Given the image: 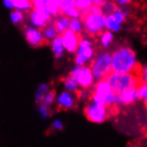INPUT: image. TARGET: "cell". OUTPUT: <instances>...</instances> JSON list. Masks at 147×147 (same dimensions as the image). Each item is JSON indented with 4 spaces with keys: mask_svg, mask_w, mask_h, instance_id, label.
I'll list each match as a JSON object with an SVG mask.
<instances>
[{
    "mask_svg": "<svg viewBox=\"0 0 147 147\" xmlns=\"http://www.w3.org/2000/svg\"><path fill=\"white\" fill-rule=\"evenodd\" d=\"M140 69L135 52L131 48L120 47L112 54V71L138 75Z\"/></svg>",
    "mask_w": 147,
    "mask_h": 147,
    "instance_id": "1",
    "label": "cell"
},
{
    "mask_svg": "<svg viewBox=\"0 0 147 147\" xmlns=\"http://www.w3.org/2000/svg\"><path fill=\"white\" fill-rule=\"evenodd\" d=\"M106 79L113 91L116 94L121 93L129 88H138V84L141 82L138 76L134 73H118L114 71H112Z\"/></svg>",
    "mask_w": 147,
    "mask_h": 147,
    "instance_id": "2",
    "label": "cell"
},
{
    "mask_svg": "<svg viewBox=\"0 0 147 147\" xmlns=\"http://www.w3.org/2000/svg\"><path fill=\"white\" fill-rule=\"evenodd\" d=\"M91 101L97 103L104 104L113 108L116 104V93H114L106 79H99L96 83L94 92L91 94Z\"/></svg>",
    "mask_w": 147,
    "mask_h": 147,
    "instance_id": "3",
    "label": "cell"
},
{
    "mask_svg": "<svg viewBox=\"0 0 147 147\" xmlns=\"http://www.w3.org/2000/svg\"><path fill=\"white\" fill-rule=\"evenodd\" d=\"M90 69L95 79H106L112 72V55L108 52L98 54L91 62Z\"/></svg>",
    "mask_w": 147,
    "mask_h": 147,
    "instance_id": "4",
    "label": "cell"
},
{
    "mask_svg": "<svg viewBox=\"0 0 147 147\" xmlns=\"http://www.w3.org/2000/svg\"><path fill=\"white\" fill-rule=\"evenodd\" d=\"M81 20L82 21L84 31L90 36H95L102 32L106 23V16L102 14H81Z\"/></svg>",
    "mask_w": 147,
    "mask_h": 147,
    "instance_id": "5",
    "label": "cell"
},
{
    "mask_svg": "<svg viewBox=\"0 0 147 147\" xmlns=\"http://www.w3.org/2000/svg\"><path fill=\"white\" fill-rule=\"evenodd\" d=\"M109 107L104 105V104L97 103L91 101L88 103L84 108V115L88 120L93 123H102L107 120L110 115Z\"/></svg>",
    "mask_w": 147,
    "mask_h": 147,
    "instance_id": "6",
    "label": "cell"
},
{
    "mask_svg": "<svg viewBox=\"0 0 147 147\" xmlns=\"http://www.w3.org/2000/svg\"><path fill=\"white\" fill-rule=\"evenodd\" d=\"M69 75L77 80L79 87L87 89L93 85L94 79H95L90 67H87L85 65H76L70 71Z\"/></svg>",
    "mask_w": 147,
    "mask_h": 147,
    "instance_id": "7",
    "label": "cell"
},
{
    "mask_svg": "<svg viewBox=\"0 0 147 147\" xmlns=\"http://www.w3.org/2000/svg\"><path fill=\"white\" fill-rule=\"evenodd\" d=\"M22 29L25 39L32 48H41L49 45V40L44 37L38 29H33L26 25H23Z\"/></svg>",
    "mask_w": 147,
    "mask_h": 147,
    "instance_id": "8",
    "label": "cell"
},
{
    "mask_svg": "<svg viewBox=\"0 0 147 147\" xmlns=\"http://www.w3.org/2000/svg\"><path fill=\"white\" fill-rule=\"evenodd\" d=\"M94 57V48L91 41L82 38L76 52L75 62L76 65H85Z\"/></svg>",
    "mask_w": 147,
    "mask_h": 147,
    "instance_id": "9",
    "label": "cell"
},
{
    "mask_svg": "<svg viewBox=\"0 0 147 147\" xmlns=\"http://www.w3.org/2000/svg\"><path fill=\"white\" fill-rule=\"evenodd\" d=\"M60 35L64 48L69 53H76L80 41L82 38L81 33L75 32L70 29H67Z\"/></svg>",
    "mask_w": 147,
    "mask_h": 147,
    "instance_id": "10",
    "label": "cell"
},
{
    "mask_svg": "<svg viewBox=\"0 0 147 147\" xmlns=\"http://www.w3.org/2000/svg\"><path fill=\"white\" fill-rule=\"evenodd\" d=\"M26 14H29V19L35 26L38 27V29H42L46 26L48 23H51L52 16L40 11H36V10L30 9L27 10Z\"/></svg>",
    "mask_w": 147,
    "mask_h": 147,
    "instance_id": "11",
    "label": "cell"
},
{
    "mask_svg": "<svg viewBox=\"0 0 147 147\" xmlns=\"http://www.w3.org/2000/svg\"><path fill=\"white\" fill-rule=\"evenodd\" d=\"M138 88H132L126 89L121 93L116 94V104L117 105H128L138 100Z\"/></svg>",
    "mask_w": 147,
    "mask_h": 147,
    "instance_id": "12",
    "label": "cell"
},
{
    "mask_svg": "<svg viewBox=\"0 0 147 147\" xmlns=\"http://www.w3.org/2000/svg\"><path fill=\"white\" fill-rule=\"evenodd\" d=\"M75 106V98L69 91L62 92L57 98V108L59 110H70Z\"/></svg>",
    "mask_w": 147,
    "mask_h": 147,
    "instance_id": "13",
    "label": "cell"
},
{
    "mask_svg": "<svg viewBox=\"0 0 147 147\" xmlns=\"http://www.w3.org/2000/svg\"><path fill=\"white\" fill-rule=\"evenodd\" d=\"M51 49L52 53L54 55V57L56 59H60L63 56V53H64V46L62 43V38L61 35L59 34L57 37H55L51 41Z\"/></svg>",
    "mask_w": 147,
    "mask_h": 147,
    "instance_id": "14",
    "label": "cell"
},
{
    "mask_svg": "<svg viewBox=\"0 0 147 147\" xmlns=\"http://www.w3.org/2000/svg\"><path fill=\"white\" fill-rule=\"evenodd\" d=\"M42 34L44 35V37L45 38H47L48 40L50 39H53L55 37H57L59 35V32H58V30L57 29L55 28V26L53 25V23H48L46 26H45L44 28H42V29H38Z\"/></svg>",
    "mask_w": 147,
    "mask_h": 147,
    "instance_id": "15",
    "label": "cell"
},
{
    "mask_svg": "<svg viewBox=\"0 0 147 147\" xmlns=\"http://www.w3.org/2000/svg\"><path fill=\"white\" fill-rule=\"evenodd\" d=\"M63 83H64V86H65L66 89L69 92L76 93L78 90L79 84H78L77 80L75 78H73L71 75H68L63 79Z\"/></svg>",
    "mask_w": 147,
    "mask_h": 147,
    "instance_id": "16",
    "label": "cell"
},
{
    "mask_svg": "<svg viewBox=\"0 0 147 147\" xmlns=\"http://www.w3.org/2000/svg\"><path fill=\"white\" fill-rule=\"evenodd\" d=\"M121 24L119 23L118 22H116L112 15H107L106 16V23H105V28H106L107 30H110L112 32H118V31L121 29Z\"/></svg>",
    "mask_w": 147,
    "mask_h": 147,
    "instance_id": "17",
    "label": "cell"
},
{
    "mask_svg": "<svg viewBox=\"0 0 147 147\" xmlns=\"http://www.w3.org/2000/svg\"><path fill=\"white\" fill-rule=\"evenodd\" d=\"M113 40V34L112 31L107 30L105 32H101L100 36V43L103 47H108Z\"/></svg>",
    "mask_w": 147,
    "mask_h": 147,
    "instance_id": "18",
    "label": "cell"
},
{
    "mask_svg": "<svg viewBox=\"0 0 147 147\" xmlns=\"http://www.w3.org/2000/svg\"><path fill=\"white\" fill-rule=\"evenodd\" d=\"M100 9H101V14L104 16H107L113 13L114 10L116 9V5H114V3L111 1H107L106 0V1L100 5Z\"/></svg>",
    "mask_w": 147,
    "mask_h": 147,
    "instance_id": "19",
    "label": "cell"
},
{
    "mask_svg": "<svg viewBox=\"0 0 147 147\" xmlns=\"http://www.w3.org/2000/svg\"><path fill=\"white\" fill-rule=\"evenodd\" d=\"M68 29H70L73 30V31H75V32L81 33L83 29H84V28H83L82 21V20H79L78 18L70 19Z\"/></svg>",
    "mask_w": 147,
    "mask_h": 147,
    "instance_id": "20",
    "label": "cell"
},
{
    "mask_svg": "<svg viewBox=\"0 0 147 147\" xmlns=\"http://www.w3.org/2000/svg\"><path fill=\"white\" fill-rule=\"evenodd\" d=\"M55 100H56V90L55 89H50L45 94L42 103H43L45 105H46L48 107H51Z\"/></svg>",
    "mask_w": 147,
    "mask_h": 147,
    "instance_id": "21",
    "label": "cell"
},
{
    "mask_svg": "<svg viewBox=\"0 0 147 147\" xmlns=\"http://www.w3.org/2000/svg\"><path fill=\"white\" fill-rule=\"evenodd\" d=\"M49 90H50V88H49L48 84H41V85L39 86V88H37L36 94V104L39 103H42L45 94Z\"/></svg>",
    "mask_w": 147,
    "mask_h": 147,
    "instance_id": "22",
    "label": "cell"
},
{
    "mask_svg": "<svg viewBox=\"0 0 147 147\" xmlns=\"http://www.w3.org/2000/svg\"><path fill=\"white\" fill-rule=\"evenodd\" d=\"M14 7L18 10H30L33 9V5L31 0H13Z\"/></svg>",
    "mask_w": 147,
    "mask_h": 147,
    "instance_id": "23",
    "label": "cell"
},
{
    "mask_svg": "<svg viewBox=\"0 0 147 147\" xmlns=\"http://www.w3.org/2000/svg\"><path fill=\"white\" fill-rule=\"evenodd\" d=\"M73 7H76V0H62L59 10V15H62L65 11Z\"/></svg>",
    "mask_w": 147,
    "mask_h": 147,
    "instance_id": "24",
    "label": "cell"
},
{
    "mask_svg": "<svg viewBox=\"0 0 147 147\" xmlns=\"http://www.w3.org/2000/svg\"><path fill=\"white\" fill-rule=\"evenodd\" d=\"M10 18H11L12 23L15 25L22 23L24 21V13L20 11V10H15V11L12 12L10 14Z\"/></svg>",
    "mask_w": 147,
    "mask_h": 147,
    "instance_id": "25",
    "label": "cell"
},
{
    "mask_svg": "<svg viewBox=\"0 0 147 147\" xmlns=\"http://www.w3.org/2000/svg\"><path fill=\"white\" fill-rule=\"evenodd\" d=\"M37 110L41 117L43 119H47L48 117L51 116V107H48L43 103H37Z\"/></svg>",
    "mask_w": 147,
    "mask_h": 147,
    "instance_id": "26",
    "label": "cell"
},
{
    "mask_svg": "<svg viewBox=\"0 0 147 147\" xmlns=\"http://www.w3.org/2000/svg\"><path fill=\"white\" fill-rule=\"evenodd\" d=\"M138 98L140 100H145L147 98V83L140 82L138 86Z\"/></svg>",
    "mask_w": 147,
    "mask_h": 147,
    "instance_id": "27",
    "label": "cell"
},
{
    "mask_svg": "<svg viewBox=\"0 0 147 147\" xmlns=\"http://www.w3.org/2000/svg\"><path fill=\"white\" fill-rule=\"evenodd\" d=\"M92 5L91 0H76V6L81 11H85Z\"/></svg>",
    "mask_w": 147,
    "mask_h": 147,
    "instance_id": "28",
    "label": "cell"
},
{
    "mask_svg": "<svg viewBox=\"0 0 147 147\" xmlns=\"http://www.w3.org/2000/svg\"><path fill=\"white\" fill-rule=\"evenodd\" d=\"M63 129H64V125H63V123L59 120H55L51 124V128H49L50 133H51V131H62Z\"/></svg>",
    "mask_w": 147,
    "mask_h": 147,
    "instance_id": "29",
    "label": "cell"
},
{
    "mask_svg": "<svg viewBox=\"0 0 147 147\" xmlns=\"http://www.w3.org/2000/svg\"><path fill=\"white\" fill-rule=\"evenodd\" d=\"M138 78L140 79L141 82H145L147 83V65L141 68L138 73Z\"/></svg>",
    "mask_w": 147,
    "mask_h": 147,
    "instance_id": "30",
    "label": "cell"
},
{
    "mask_svg": "<svg viewBox=\"0 0 147 147\" xmlns=\"http://www.w3.org/2000/svg\"><path fill=\"white\" fill-rule=\"evenodd\" d=\"M4 4L8 8H13L14 7V1L13 0H4Z\"/></svg>",
    "mask_w": 147,
    "mask_h": 147,
    "instance_id": "31",
    "label": "cell"
},
{
    "mask_svg": "<svg viewBox=\"0 0 147 147\" xmlns=\"http://www.w3.org/2000/svg\"><path fill=\"white\" fill-rule=\"evenodd\" d=\"M115 1H116L121 5H128L130 2H132L133 0H115Z\"/></svg>",
    "mask_w": 147,
    "mask_h": 147,
    "instance_id": "32",
    "label": "cell"
},
{
    "mask_svg": "<svg viewBox=\"0 0 147 147\" xmlns=\"http://www.w3.org/2000/svg\"><path fill=\"white\" fill-rule=\"evenodd\" d=\"M92 1V5H101L106 0H91Z\"/></svg>",
    "mask_w": 147,
    "mask_h": 147,
    "instance_id": "33",
    "label": "cell"
},
{
    "mask_svg": "<svg viewBox=\"0 0 147 147\" xmlns=\"http://www.w3.org/2000/svg\"><path fill=\"white\" fill-rule=\"evenodd\" d=\"M144 105H145V107H146V109H147V98L144 100Z\"/></svg>",
    "mask_w": 147,
    "mask_h": 147,
    "instance_id": "34",
    "label": "cell"
}]
</instances>
